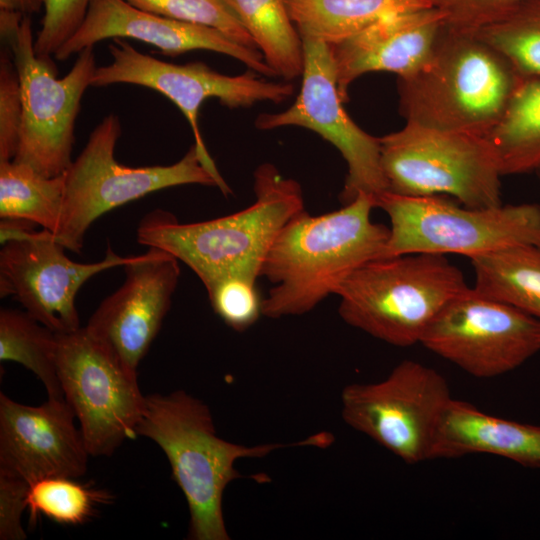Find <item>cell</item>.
<instances>
[{
    "instance_id": "603a6c76",
    "label": "cell",
    "mask_w": 540,
    "mask_h": 540,
    "mask_svg": "<svg viewBox=\"0 0 540 540\" xmlns=\"http://www.w3.org/2000/svg\"><path fill=\"white\" fill-rule=\"evenodd\" d=\"M486 138L502 176L535 172L540 167V78H522Z\"/></svg>"
},
{
    "instance_id": "8fae6325",
    "label": "cell",
    "mask_w": 540,
    "mask_h": 540,
    "mask_svg": "<svg viewBox=\"0 0 540 540\" xmlns=\"http://www.w3.org/2000/svg\"><path fill=\"white\" fill-rule=\"evenodd\" d=\"M58 335L57 371L90 456H111L136 437L145 396L137 371L85 327Z\"/></svg>"
},
{
    "instance_id": "ffe728a7",
    "label": "cell",
    "mask_w": 540,
    "mask_h": 540,
    "mask_svg": "<svg viewBox=\"0 0 540 540\" xmlns=\"http://www.w3.org/2000/svg\"><path fill=\"white\" fill-rule=\"evenodd\" d=\"M475 453L539 468L540 425L500 418L466 401L452 399L438 428L430 460Z\"/></svg>"
},
{
    "instance_id": "ac0fdd59",
    "label": "cell",
    "mask_w": 540,
    "mask_h": 540,
    "mask_svg": "<svg viewBox=\"0 0 540 540\" xmlns=\"http://www.w3.org/2000/svg\"><path fill=\"white\" fill-rule=\"evenodd\" d=\"M108 38L136 39L167 56L210 50L233 57L261 75L277 76L259 50L240 45L214 28L148 12L125 0H92L82 24L55 57L65 61Z\"/></svg>"
},
{
    "instance_id": "9a60e30c",
    "label": "cell",
    "mask_w": 540,
    "mask_h": 540,
    "mask_svg": "<svg viewBox=\"0 0 540 540\" xmlns=\"http://www.w3.org/2000/svg\"><path fill=\"white\" fill-rule=\"evenodd\" d=\"M65 250L52 232L43 229L24 232L2 244L0 251L1 296L12 295L28 314L57 334L81 327L75 300L87 280L136 257L120 256L108 245L102 260L79 263Z\"/></svg>"
},
{
    "instance_id": "277c9868",
    "label": "cell",
    "mask_w": 540,
    "mask_h": 540,
    "mask_svg": "<svg viewBox=\"0 0 540 540\" xmlns=\"http://www.w3.org/2000/svg\"><path fill=\"white\" fill-rule=\"evenodd\" d=\"M522 78L476 32L444 25L429 57L398 77L399 111L406 123L486 137Z\"/></svg>"
},
{
    "instance_id": "7c38bea8",
    "label": "cell",
    "mask_w": 540,
    "mask_h": 540,
    "mask_svg": "<svg viewBox=\"0 0 540 540\" xmlns=\"http://www.w3.org/2000/svg\"><path fill=\"white\" fill-rule=\"evenodd\" d=\"M112 61L97 67L91 86L133 84L163 94L184 114L195 139L197 153L206 169L215 177L224 195L231 189L207 151L199 129V110L203 102L217 98L228 108H248L270 101L276 104L289 99L295 90L290 82H272L253 73L237 76L221 74L203 62L183 65L165 62L139 52L123 38H114L108 46Z\"/></svg>"
},
{
    "instance_id": "4dcf8cb0",
    "label": "cell",
    "mask_w": 540,
    "mask_h": 540,
    "mask_svg": "<svg viewBox=\"0 0 540 540\" xmlns=\"http://www.w3.org/2000/svg\"><path fill=\"white\" fill-rule=\"evenodd\" d=\"M23 118L18 71L9 48L0 53V161L13 160L17 153Z\"/></svg>"
},
{
    "instance_id": "d6986e66",
    "label": "cell",
    "mask_w": 540,
    "mask_h": 540,
    "mask_svg": "<svg viewBox=\"0 0 540 540\" xmlns=\"http://www.w3.org/2000/svg\"><path fill=\"white\" fill-rule=\"evenodd\" d=\"M443 26L433 7L388 16L330 46L343 102L351 84L369 72H392L405 77L429 57Z\"/></svg>"
},
{
    "instance_id": "cb8c5ba5",
    "label": "cell",
    "mask_w": 540,
    "mask_h": 540,
    "mask_svg": "<svg viewBox=\"0 0 540 540\" xmlns=\"http://www.w3.org/2000/svg\"><path fill=\"white\" fill-rule=\"evenodd\" d=\"M65 172L47 177L30 165L0 161V217L31 222L54 233L64 201Z\"/></svg>"
},
{
    "instance_id": "484cf974",
    "label": "cell",
    "mask_w": 540,
    "mask_h": 540,
    "mask_svg": "<svg viewBox=\"0 0 540 540\" xmlns=\"http://www.w3.org/2000/svg\"><path fill=\"white\" fill-rule=\"evenodd\" d=\"M58 335L26 311L0 310V360L22 364L42 382L50 399H63L57 371Z\"/></svg>"
},
{
    "instance_id": "ba28073f",
    "label": "cell",
    "mask_w": 540,
    "mask_h": 540,
    "mask_svg": "<svg viewBox=\"0 0 540 540\" xmlns=\"http://www.w3.org/2000/svg\"><path fill=\"white\" fill-rule=\"evenodd\" d=\"M120 135L118 116L107 115L65 171L63 208L53 236L67 250L80 253L97 218L149 193L185 184L218 187L195 145L174 164L131 167L115 159Z\"/></svg>"
},
{
    "instance_id": "8992f818",
    "label": "cell",
    "mask_w": 540,
    "mask_h": 540,
    "mask_svg": "<svg viewBox=\"0 0 540 540\" xmlns=\"http://www.w3.org/2000/svg\"><path fill=\"white\" fill-rule=\"evenodd\" d=\"M0 34L22 90V126L13 160L47 177L60 175L73 161L75 122L97 68L93 47L82 50L71 70L57 78L50 58L36 55L30 16L0 9Z\"/></svg>"
},
{
    "instance_id": "6da1fadb",
    "label": "cell",
    "mask_w": 540,
    "mask_h": 540,
    "mask_svg": "<svg viewBox=\"0 0 540 540\" xmlns=\"http://www.w3.org/2000/svg\"><path fill=\"white\" fill-rule=\"evenodd\" d=\"M373 196L360 193L321 215L301 211L280 231L261 269L271 284L262 312L269 318L302 315L364 264L383 258L389 227L371 220Z\"/></svg>"
},
{
    "instance_id": "d4e9b609",
    "label": "cell",
    "mask_w": 540,
    "mask_h": 540,
    "mask_svg": "<svg viewBox=\"0 0 540 540\" xmlns=\"http://www.w3.org/2000/svg\"><path fill=\"white\" fill-rule=\"evenodd\" d=\"M257 49L277 76L291 81L302 75L304 50L285 0H232Z\"/></svg>"
},
{
    "instance_id": "d6a6232c",
    "label": "cell",
    "mask_w": 540,
    "mask_h": 540,
    "mask_svg": "<svg viewBox=\"0 0 540 540\" xmlns=\"http://www.w3.org/2000/svg\"><path fill=\"white\" fill-rule=\"evenodd\" d=\"M522 0H428L443 15L445 26L476 32L498 20Z\"/></svg>"
},
{
    "instance_id": "f546056e",
    "label": "cell",
    "mask_w": 540,
    "mask_h": 540,
    "mask_svg": "<svg viewBox=\"0 0 540 540\" xmlns=\"http://www.w3.org/2000/svg\"><path fill=\"white\" fill-rule=\"evenodd\" d=\"M256 281L242 275H231L205 287L214 312L236 331L248 329L263 315V299L258 294Z\"/></svg>"
},
{
    "instance_id": "f1b7e54d",
    "label": "cell",
    "mask_w": 540,
    "mask_h": 540,
    "mask_svg": "<svg viewBox=\"0 0 540 540\" xmlns=\"http://www.w3.org/2000/svg\"><path fill=\"white\" fill-rule=\"evenodd\" d=\"M125 1L139 9L161 16L214 28L240 45L257 49L232 0Z\"/></svg>"
},
{
    "instance_id": "e575fe53",
    "label": "cell",
    "mask_w": 540,
    "mask_h": 540,
    "mask_svg": "<svg viewBox=\"0 0 540 540\" xmlns=\"http://www.w3.org/2000/svg\"><path fill=\"white\" fill-rule=\"evenodd\" d=\"M44 7V0H0V9L30 16Z\"/></svg>"
},
{
    "instance_id": "83f0119b",
    "label": "cell",
    "mask_w": 540,
    "mask_h": 540,
    "mask_svg": "<svg viewBox=\"0 0 540 540\" xmlns=\"http://www.w3.org/2000/svg\"><path fill=\"white\" fill-rule=\"evenodd\" d=\"M112 496L74 477L51 476L30 483L26 501L31 523L44 515L59 524L80 525L94 515L99 505L108 504Z\"/></svg>"
},
{
    "instance_id": "5b68a950",
    "label": "cell",
    "mask_w": 540,
    "mask_h": 540,
    "mask_svg": "<svg viewBox=\"0 0 540 540\" xmlns=\"http://www.w3.org/2000/svg\"><path fill=\"white\" fill-rule=\"evenodd\" d=\"M469 286L445 255L372 260L339 287L338 312L350 326L397 347L420 343L439 312Z\"/></svg>"
},
{
    "instance_id": "7402d4cb",
    "label": "cell",
    "mask_w": 540,
    "mask_h": 540,
    "mask_svg": "<svg viewBox=\"0 0 540 540\" xmlns=\"http://www.w3.org/2000/svg\"><path fill=\"white\" fill-rule=\"evenodd\" d=\"M472 287L540 320V246L521 244L470 259Z\"/></svg>"
},
{
    "instance_id": "e0dca14e",
    "label": "cell",
    "mask_w": 540,
    "mask_h": 540,
    "mask_svg": "<svg viewBox=\"0 0 540 540\" xmlns=\"http://www.w3.org/2000/svg\"><path fill=\"white\" fill-rule=\"evenodd\" d=\"M75 418L65 398L30 406L1 392L0 471L29 484L51 476H83L90 454Z\"/></svg>"
},
{
    "instance_id": "52a82bcc",
    "label": "cell",
    "mask_w": 540,
    "mask_h": 540,
    "mask_svg": "<svg viewBox=\"0 0 540 540\" xmlns=\"http://www.w3.org/2000/svg\"><path fill=\"white\" fill-rule=\"evenodd\" d=\"M375 205L390 219L383 258L433 253L471 259L515 245L540 246L537 203L471 208L446 196H403L386 191Z\"/></svg>"
},
{
    "instance_id": "44dd1931",
    "label": "cell",
    "mask_w": 540,
    "mask_h": 540,
    "mask_svg": "<svg viewBox=\"0 0 540 540\" xmlns=\"http://www.w3.org/2000/svg\"><path fill=\"white\" fill-rule=\"evenodd\" d=\"M301 38L332 45L391 15L431 7L428 0H285Z\"/></svg>"
},
{
    "instance_id": "1f68e13d",
    "label": "cell",
    "mask_w": 540,
    "mask_h": 540,
    "mask_svg": "<svg viewBox=\"0 0 540 540\" xmlns=\"http://www.w3.org/2000/svg\"><path fill=\"white\" fill-rule=\"evenodd\" d=\"M92 0H44L41 29L34 41L36 55L50 58L78 30Z\"/></svg>"
},
{
    "instance_id": "4316f807",
    "label": "cell",
    "mask_w": 540,
    "mask_h": 540,
    "mask_svg": "<svg viewBox=\"0 0 540 540\" xmlns=\"http://www.w3.org/2000/svg\"><path fill=\"white\" fill-rule=\"evenodd\" d=\"M476 33L499 51L521 78H540V0H522Z\"/></svg>"
},
{
    "instance_id": "7a4b0ae2",
    "label": "cell",
    "mask_w": 540,
    "mask_h": 540,
    "mask_svg": "<svg viewBox=\"0 0 540 540\" xmlns=\"http://www.w3.org/2000/svg\"><path fill=\"white\" fill-rule=\"evenodd\" d=\"M136 436L152 440L165 453L187 502L191 540L230 539L223 496L227 486L242 477L235 468L238 460L262 458L286 447H326L333 441L327 432L289 444L248 446L227 441L218 436L208 406L183 390L145 396Z\"/></svg>"
},
{
    "instance_id": "836d02e7",
    "label": "cell",
    "mask_w": 540,
    "mask_h": 540,
    "mask_svg": "<svg viewBox=\"0 0 540 540\" xmlns=\"http://www.w3.org/2000/svg\"><path fill=\"white\" fill-rule=\"evenodd\" d=\"M29 483L22 478L0 471V539L27 538L21 518L27 509Z\"/></svg>"
},
{
    "instance_id": "9c48e42d",
    "label": "cell",
    "mask_w": 540,
    "mask_h": 540,
    "mask_svg": "<svg viewBox=\"0 0 540 540\" xmlns=\"http://www.w3.org/2000/svg\"><path fill=\"white\" fill-rule=\"evenodd\" d=\"M380 146L389 192L450 196L471 208L502 204V175L486 137L406 123Z\"/></svg>"
},
{
    "instance_id": "5bb4252c",
    "label": "cell",
    "mask_w": 540,
    "mask_h": 540,
    "mask_svg": "<svg viewBox=\"0 0 540 540\" xmlns=\"http://www.w3.org/2000/svg\"><path fill=\"white\" fill-rule=\"evenodd\" d=\"M304 67L302 86L294 103L280 113L260 114V130L300 126L331 143L347 164V175L339 199L343 205L360 193L376 198L388 191L381 166L380 138L362 130L347 114L337 87V73L329 44L302 38Z\"/></svg>"
},
{
    "instance_id": "4fadbf2b",
    "label": "cell",
    "mask_w": 540,
    "mask_h": 540,
    "mask_svg": "<svg viewBox=\"0 0 540 540\" xmlns=\"http://www.w3.org/2000/svg\"><path fill=\"white\" fill-rule=\"evenodd\" d=\"M420 344L473 377L493 378L540 351V320L468 287L439 312Z\"/></svg>"
},
{
    "instance_id": "d590c367",
    "label": "cell",
    "mask_w": 540,
    "mask_h": 540,
    "mask_svg": "<svg viewBox=\"0 0 540 540\" xmlns=\"http://www.w3.org/2000/svg\"><path fill=\"white\" fill-rule=\"evenodd\" d=\"M535 173L537 174V176L539 178V181H540V167L535 171Z\"/></svg>"
},
{
    "instance_id": "3957f363",
    "label": "cell",
    "mask_w": 540,
    "mask_h": 540,
    "mask_svg": "<svg viewBox=\"0 0 540 540\" xmlns=\"http://www.w3.org/2000/svg\"><path fill=\"white\" fill-rule=\"evenodd\" d=\"M256 199L247 208L223 217L181 223L155 210L140 221V244L164 250L187 265L204 287L231 275L257 280L280 231L304 210L300 184L269 163L254 172Z\"/></svg>"
},
{
    "instance_id": "30bf717a",
    "label": "cell",
    "mask_w": 540,
    "mask_h": 540,
    "mask_svg": "<svg viewBox=\"0 0 540 540\" xmlns=\"http://www.w3.org/2000/svg\"><path fill=\"white\" fill-rule=\"evenodd\" d=\"M452 396L445 378L414 360L396 365L382 380L351 383L341 392V416L407 464L430 460Z\"/></svg>"
},
{
    "instance_id": "2e32d148",
    "label": "cell",
    "mask_w": 540,
    "mask_h": 540,
    "mask_svg": "<svg viewBox=\"0 0 540 540\" xmlns=\"http://www.w3.org/2000/svg\"><path fill=\"white\" fill-rule=\"evenodd\" d=\"M179 260L149 247L123 266L125 280L105 298L85 328L133 370L145 357L170 309Z\"/></svg>"
}]
</instances>
